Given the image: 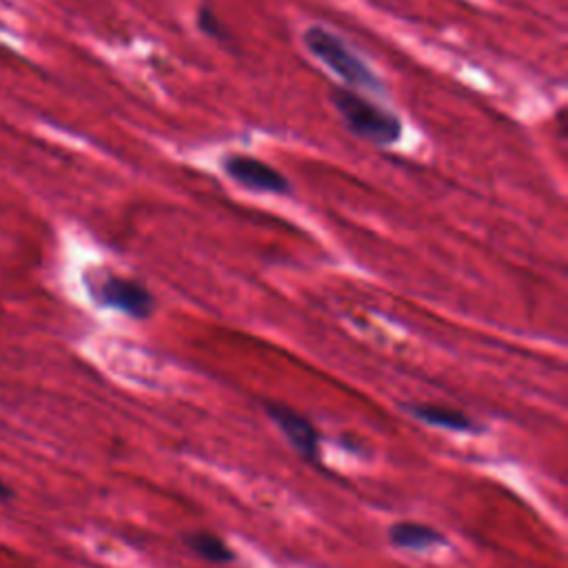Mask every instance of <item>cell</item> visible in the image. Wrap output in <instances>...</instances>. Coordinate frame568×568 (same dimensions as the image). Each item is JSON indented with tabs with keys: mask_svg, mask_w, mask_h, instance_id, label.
<instances>
[{
	"mask_svg": "<svg viewBox=\"0 0 568 568\" xmlns=\"http://www.w3.org/2000/svg\"><path fill=\"white\" fill-rule=\"evenodd\" d=\"M388 541L395 548H406V550H422V548H430L437 544H444L446 537L428 526V524H419V521H397L388 528Z\"/></svg>",
	"mask_w": 568,
	"mask_h": 568,
	"instance_id": "cell-6",
	"label": "cell"
},
{
	"mask_svg": "<svg viewBox=\"0 0 568 568\" xmlns=\"http://www.w3.org/2000/svg\"><path fill=\"white\" fill-rule=\"evenodd\" d=\"M222 169L224 173L235 180L237 184L251 189V191H262V193H288V180L273 169L271 164L244 155V153H229L222 158Z\"/></svg>",
	"mask_w": 568,
	"mask_h": 568,
	"instance_id": "cell-4",
	"label": "cell"
},
{
	"mask_svg": "<svg viewBox=\"0 0 568 568\" xmlns=\"http://www.w3.org/2000/svg\"><path fill=\"white\" fill-rule=\"evenodd\" d=\"M11 495H13V490L0 479V501H9L11 499Z\"/></svg>",
	"mask_w": 568,
	"mask_h": 568,
	"instance_id": "cell-10",
	"label": "cell"
},
{
	"mask_svg": "<svg viewBox=\"0 0 568 568\" xmlns=\"http://www.w3.org/2000/svg\"><path fill=\"white\" fill-rule=\"evenodd\" d=\"M264 410L288 439V444L297 450L300 457L308 462L320 459V433L308 417L280 402H266Z\"/></svg>",
	"mask_w": 568,
	"mask_h": 568,
	"instance_id": "cell-5",
	"label": "cell"
},
{
	"mask_svg": "<svg viewBox=\"0 0 568 568\" xmlns=\"http://www.w3.org/2000/svg\"><path fill=\"white\" fill-rule=\"evenodd\" d=\"M306 49L322 60L333 73H337L342 80H346L353 87L364 89H377L379 82L375 73L364 64L362 58H357L335 33L326 31L320 24H313L302 36Z\"/></svg>",
	"mask_w": 568,
	"mask_h": 568,
	"instance_id": "cell-3",
	"label": "cell"
},
{
	"mask_svg": "<svg viewBox=\"0 0 568 568\" xmlns=\"http://www.w3.org/2000/svg\"><path fill=\"white\" fill-rule=\"evenodd\" d=\"M84 286L89 295L106 308L122 311L131 317L144 320L153 311L151 293L135 280L115 275L104 268H91L84 273Z\"/></svg>",
	"mask_w": 568,
	"mask_h": 568,
	"instance_id": "cell-2",
	"label": "cell"
},
{
	"mask_svg": "<svg viewBox=\"0 0 568 568\" xmlns=\"http://www.w3.org/2000/svg\"><path fill=\"white\" fill-rule=\"evenodd\" d=\"M331 100L344 124L355 135L375 144H393L399 140L402 122L393 111L382 109L379 104L346 87H335L331 91Z\"/></svg>",
	"mask_w": 568,
	"mask_h": 568,
	"instance_id": "cell-1",
	"label": "cell"
},
{
	"mask_svg": "<svg viewBox=\"0 0 568 568\" xmlns=\"http://www.w3.org/2000/svg\"><path fill=\"white\" fill-rule=\"evenodd\" d=\"M410 413L430 424V426H439V428H450V430H473V419L455 408L448 406H435V404H415L410 406Z\"/></svg>",
	"mask_w": 568,
	"mask_h": 568,
	"instance_id": "cell-7",
	"label": "cell"
},
{
	"mask_svg": "<svg viewBox=\"0 0 568 568\" xmlns=\"http://www.w3.org/2000/svg\"><path fill=\"white\" fill-rule=\"evenodd\" d=\"M197 27L206 33V36H211V38H215V40H226V31H224V24L217 20V16H215V11L211 9V7H200V11H197Z\"/></svg>",
	"mask_w": 568,
	"mask_h": 568,
	"instance_id": "cell-9",
	"label": "cell"
},
{
	"mask_svg": "<svg viewBox=\"0 0 568 568\" xmlns=\"http://www.w3.org/2000/svg\"><path fill=\"white\" fill-rule=\"evenodd\" d=\"M186 544L189 548L211 561V564H229L233 559V550L226 546V541L215 535V532H209V530H197V532H189L186 535Z\"/></svg>",
	"mask_w": 568,
	"mask_h": 568,
	"instance_id": "cell-8",
	"label": "cell"
}]
</instances>
